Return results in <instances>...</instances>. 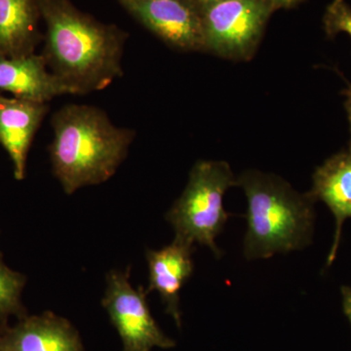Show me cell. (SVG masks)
<instances>
[{"label": "cell", "mask_w": 351, "mask_h": 351, "mask_svg": "<svg viewBox=\"0 0 351 351\" xmlns=\"http://www.w3.org/2000/svg\"><path fill=\"white\" fill-rule=\"evenodd\" d=\"M38 3L46 24L41 55L50 71L75 95L100 91L123 75V32L80 12L69 0Z\"/></svg>", "instance_id": "1"}, {"label": "cell", "mask_w": 351, "mask_h": 351, "mask_svg": "<svg viewBox=\"0 0 351 351\" xmlns=\"http://www.w3.org/2000/svg\"><path fill=\"white\" fill-rule=\"evenodd\" d=\"M51 124L53 174L69 195L108 181L135 137V132L115 126L104 110L92 106H64L53 115Z\"/></svg>", "instance_id": "2"}, {"label": "cell", "mask_w": 351, "mask_h": 351, "mask_svg": "<svg viewBox=\"0 0 351 351\" xmlns=\"http://www.w3.org/2000/svg\"><path fill=\"white\" fill-rule=\"evenodd\" d=\"M237 186L243 189L248 201L247 260L302 250L311 243L315 201L308 193L301 195L281 178L258 171L240 175Z\"/></svg>", "instance_id": "3"}, {"label": "cell", "mask_w": 351, "mask_h": 351, "mask_svg": "<svg viewBox=\"0 0 351 351\" xmlns=\"http://www.w3.org/2000/svg\"><path fill=\"white\" fill-rule=\"evenodd\" d=\"M233 186H237V179L228 163L196 162L184 193L166 214V219L174 228L175 239L193 246L204 245L221 258L216 239L230 215L223 208V195Z\"/></svg>", "instance_id": "4"}, {"label": "cell", "mask_w": 351, "mask_h": 351, "mask_svg": "<svg viewBox=\"0 0 351 351\" xmlns=\"http://www.w3.org/2000/svg\"><path fill=\"white\" fill-rule=\"evenodd\" d=\"M147 291L130 283V267L107 274V288L101 300L110 322L119 332L122 351L169 350L176 346L157 325L147 302Z\"/></svg>", "instance_id": "5"}, {"label": "cell", "mask_w": 351, "mask_h": 351, "mask_svg": "<svg viewBox=\"0 0 351 351\" xmlns=\"http://www.w3.org/2000/svg\"><path fill=\"white\" fill-rule=\"evenodd\" d=\"M271 7L267 0H223L206 7L205 49L228 59H251Z\"/></svg>", "instance_id": "6"}, {"label": "cell", "mask_w": 351, "mask_h": 351, "mask_svg": "<svg viewBox=\"0 0 351 351\" xmlns=\"http://www.w3.org/2000/svg\"><path fill=\"white\" fill-rule=\"evenodd\" d=\"M124 5L172 47L184 51L205 50L202 19L184 0H142Z\"/></svg>", "instance_id": "7"}, {"label": "cell", "mask_w": 351, "mask_h": 351, "mask_svg": "<svg viewBox=\"0 0 351 351\" xmlns=\"http://www.w3.org/2000/svg\"><path fill=\"white\" fill-rule=\"evenodd\" d=\"M0 351H85L82 337L71 321L45 311L25 315L0 339Z\"/></svg>", "instance_id": "8"}, {"label": "cell", "mask_w": 351, "mask_h": 351, "mask_svg": "<svg viewBox=\"0 0 351 351\" xmlns=\"http://www.w3.org/2000/svg\"><path fill=\"white\" fill-rule=\"evenodd\" d=\"M195 246L174 239L160 250L149 249L145 253L149 265V287L147 293L156 291L165 306L166 313L174 319L178 328L182 327L180 293L182 286L193 276Z\"/></svg>", "instance_id": "9"}, {"label": "cell", "mask_w": 351, "mask_h": 351, "mask_svg": "<svg viewBox=\"0 0 351 351\" xmlns=\"http://www.w3.org/2000/svg\"><path fill=\"white\" fill-rule=\"evenodd\" d=\"M0 90L21 100L47 104L73 90L48 68L43 55L0 57Z\"/></svg>", "instance_id": "10"}, {"label": "cell", "mask_w": 351, "mask_h": 351, "mask_svg": "<svg viewBox=\"0 0 351 351\" xmlns=\"http://www.w3.org/2000/svg\"><path fill=\"white\" fill-rule=\"evenodd\" d=\"M48 110L47 104L0 95V145L12 161L18 181L25 179L27 154Z\"/></svg>", "instance_id": "11"}, {"label": "cell", "mask_w": 351, "mask_h": 351, "mask_svg": "<svg viewBox=\"0 0 351 351\" xmlns=\"http://www.w3.org/2000/svg\"><path fill=\"white\" fill-rule=\"evenodd\" d=\"M309 195L322 201L334 215V241L327 258V267L336 260L341 230L346 219L351 218V152H341L328 158L313 174Z\"/></svg>", "instance_id": "12"}, {"label": "cell", "mask_w": 351, "mask_h": 351, "mask_svg": "<svg viewBox=\"0 0 351 351\" xmlns=\"http://www.w3.org/2000/svg\"><path fill=\"white\" fill-rule=\"evenodd\" d=\"M38 0H0V57L36 53L43 39Z\"/></svg>", "instance_id": "13"}, {"label": "cell", "mask_w": 351, "mask_h": 351, "mask_svg": "<svg viewBox=\"0 0 351 351\" xmlns=\"http://www.w3.org/2000/svg\"><path fill=\"white\" fill-rule=\"evenodd\" d=\"M25 284V277L7 267L0 256V319L9 316L21 319L27 315L22 304Z\"/></svg>", "instance_id": "14"}, {"label": "cell", "mask_w": 351, "mask_h": 351, "mask_svg": "<svg viewBox=\"0 0 351 351\" xmlns=\"http://www.w3.org/2000/svg\"><path fill=\"white\" fill-rule=\"evenodd\" d=\"M324 25L330 38H334L339 32H346L351 38V7L345 0H334L328 6Z\"/></svg>", "instance_id": "15"}, {"label": "cell", "mask_w": 351, "mask_h": 351, "mask_svg": "<svg viewBox=\"0 0 351 351\" xmlns=\"http://www.w3.org/2000/svg\"><path fill=\"white\" fill-rule=\"evenodd\" d=\"M341 291V298H343V313H345L351 325V287L343 286Z\"/></svg>", "instance_id": "16"}, {"label": "cell", "mask_w": 351, "mask_h": 351, "mask_svg": "<svg viewBox=\"0 0 351 351\" xmlns=\"http://www.w3.org/2000/svg\"><path fill=\"white\" fill-rule=\"evenodd\" d=\"M343 94L346 96L345 108L346 112H348V121H350V145H348V151L351 152V84L343 90Z\"/></svg>", "instance_id": "17"}, {"label": "cell", "mask_w": 351, "mask_h": 351, "mask_svg": "<svg viewBox=\"0 0 351 351\" xmlns=\"http://www.w3.org/2000/svg\"><path fill=\"white\" fill-rule=\"evenodd\" d=\"M272 7H290L301 0H267Z\"/></svg>", "instance_id": "18"}, {"label": "cell", "mask_w": 351, "mask_h": 351, "mask_svg": "<svg viewBox=\"0 0 351 351\" xmlns=\"http://www.w3.org/2000/svg\"><path fill=\"white\" fill-rule=\"evenodd\" d=\"M196 1L206 8V7L212 5V4L218 3V2L223 1V0H196Z\"/></svg>", "instance_id": "19"}, {"label": "cell", "mask_w": 351, "mask_h": 351, "mask_svg": "<svg viewBox=\"0 0 351 351\" xmlns=\"http://www.w3.org/2000/svg\"><path fill=\"white\" fill-rule=\"evenodd\" d=\"M142 1V0H122L123 4L132 3V2Z\"/></svg>", "instance_id": "20"}, {"label": "cell", "mask_w": 351, "mask_h": 351, "mask_svg": "<svg viewBox=\"0 0 351 351\" xmlns=\"http://www.w3.org/2000/svg\"><path fill=\"white\" fill-rule=\"evenodd\" d=\"M6 328L0 327V339H1L2 335H3L4 331H5Z\"/></svg>", "instance_id": "21"}]
</instances>
